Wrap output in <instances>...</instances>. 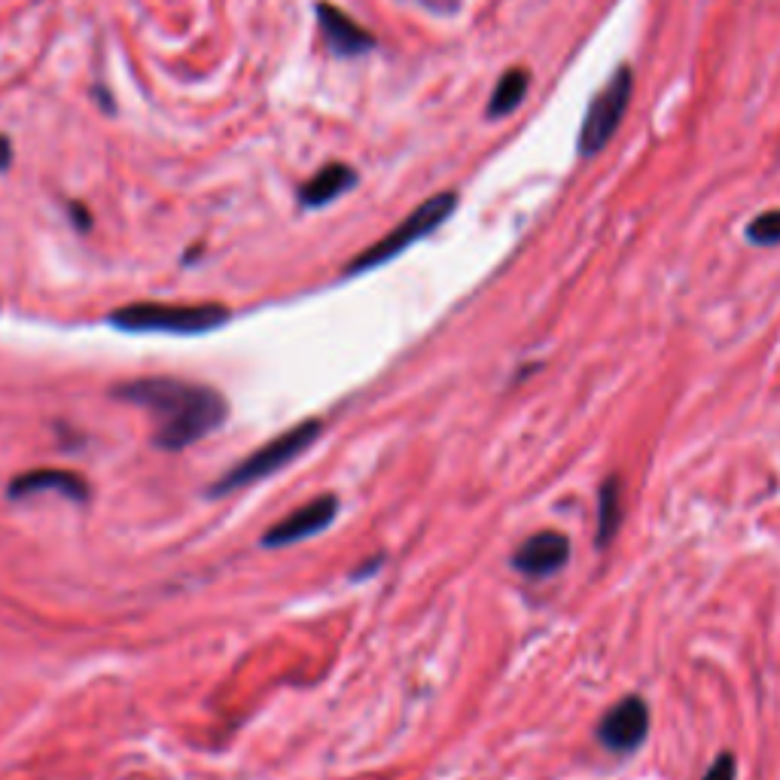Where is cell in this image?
Masks as SVG:
<instances>
[{"label": "cell", "instance_id": "1", "mask_svg": "<svg viewBox=\"0 0 780 780\" xmlns=\"http://www.w3.org/2000/svg\"><path fill=\"white\" fill-rule=\"evenodd\" d=\"M116 397L143 409L156 424V442L168 452L205 440L226 421V399L213 387L184 379H138L116 387Z\"/></svg>", "mask_w": 780, "mask_h": 780}, {"label": "cell", "instance_id": "2", "mask_svg": "<svg viewBox=\"0 0 780 780\" xmlns=\"http://www.w3.org/2000/svg\"><path fill=\"white\" fill-rule=\"evenodd\" d=\"M229 308L217 302L177 305V302H131L110 314V324L126 333H165V336H201L223 327Z\"/></svg>", "mask_w": 780, "mask_h": 780}, {"label": "cell", "instance_id": "3", "mask_svg": "<svg viewBox=\"0 0 780 780\" xmlns=\"http://www.w3.org/2000/svg\"><path fill=\"white\" fill-rule=\"evenodd\" d=\"M454 208H457V193H440V196L427 199L424 205H418L394 232H387L384 238H379L372 247H366L363 254L354 256L345 271H348V275H360V271L379 269L384 263H391L394 256L409 251L411 244L427 238L430 232H436V229L452 217Z\"/></svg>", "mask_w": 780, "mask_h": 780}, {"label": "cell", "instance_id": "4", "mask_svg": "<svg viewBox=\"0 0 780 780\" xmlns=\"http://www.w3.org/2000/svg\"><path fill=\"white\" fill-rule=\"evenodd\" d=\"M631 92H635V73L628 65H622L610 77V83L592 98L589 110L582 116L580 138H577L580 156H597L613 141V135L619 131V123L631 104Z\"/></svg>", "mask_w": 780, "mask_h": 780}, {"label": "cell", "instance_id": "5", "mask_svg": "<svg viewBox=\"0 0 780 780\" xmlns=\"http://www.w3.org/2000/svg\"><path fill=\"white\" fill-rule=\"evenodd\" d=\"M317 436H321V424L317 421H302L293 430H287V433L275 436L266 445H259L254 454H247L238 467L229 469L226 476L217 482L213 491H232V488H244V485L266 479V476L278 473L287 464H293L305 449H312Z\"/></svg>", "mask_w": 780, "mask_h": 780}, {"label": "cell", "instance_id": "6", "mask_svg": "<svg viewBox=\"0 0 780 780\" xmlns=\"http://www.w3.org/2000/svg\"><path fill=\"white\" fill-rule=\"evenodd\" d=\"M647 732H650V708L640 696H625L597 725V738L613 753L638 750Z\"/></svg>", "mask_w": 780, "mask_h": 780}, {"label": "cell", "instance_id": "7", "mask_svg": "<svg viewBox=\"0 0 780 780\" xmlns=\"http://www.w3.org/2000/svg\"><path fill=\"white\" fill-rule=\"evenodd\" d=\"M336 512H339V500L336 497H317L312 503H305V507H299L290 515H284L278 525H271L263 543L271 546V549H278V546H290V543H299V539L314 537V534H321V531H327L333 525Z\"/></svg>", "mask_w": 780, "mask_h": 780}, {"label": "cell", "instance_id": "8", "mask_svg": "<svg viewBox=\"0 0 780 780\" xmlns=\"http://www.w3.org/2000/svg\"><path fill=\"white\" fill-rule=\"evenodd\" d=\"M570 539L558 531H539L527 537L519 552L512 555V568L525 577H552L568 564Z\"/></svg>", "mask_w": 780, "mask_h": 780}, {"label": "cell", "instance_id": "9", "mask_svg": "<svg viewBox=\"0 0 780 780\" xmlns=\"http://www.w3.org/2000/svg\"><path fill=\"white\" fill-rule=\"evenodd\" d=\"M317 22H321V31L329 43V53L339 58H354V56H366L372 46H375V37L363 25H357L351 15H345L339 7L333 3H317Z\"/></svg>", "mask_w": 780, "mask_h": 780}, {"label": "cell", "instance_id": "10", "mask_svg": "<svg viewBox=\"0 0 780 780\" xmlns=\"http://www.w3.org/2000/svg\"><path fill=\"white\" fill-rule=\"evenodd\" d=\"M61 491V494L73 497V500H85L89 497V485L77 476V473H68V469H31V473H22L19 479L10 482L7 494L22 500V497L37 494V491Z\"/></svg>", "mask_w": 780, "mask_h": 780}, {"label": "cell", "instance_id": "11", "mask_svg": "<svg viewBox=\"0 0 780 780\" xmlns=\"http://www.w3.org/2000/svg\"><path fill=\"white\" fill-rule=\"evenodd\" d=\"M357 184V171L345 162H333V165H324V168L314 174L308 184L302 186L299 199L305 208H324L329 201H336L345 193Z\"/></svg>", "mask_w": 780, "mask_h": 780}, {"label": "cell", "instance_id": "12", "mask_svg": "<svg viewBox=\"0 0 780 780\" xmlns=\"http://www.w3.org/2000/svg\"><path fill=\"white\" fill-rule=\"evenodd\" d=\"M527 85H531V77H527L525 68H512V71L503 73L500 83L494 85V92H491V101H488V119L510 116L527 95Z\"/></svg>", "mask_w": 780, "mask_h": 780}, {"label": "cell", "instance_id": "13", "mask_svg": "<svg viewBox=\"0 0 780 780\" xmlns=\"http://www.w3.org/2000/svg\"><path fill=\"white\" fill-rule=\"evenodd\" d=\"M619 522H622V479L610 476L601 485L597 497V546H607V539L616 537Z\"/></svg>", "mask_w": 780, "mask_h": 780}, {"label": "cell", "instance_id": "14", "mask_svg": "<svg viewBox=\"0 0 780 780\" xmlns=\"http://www.w3.org/2000/svg\"><path fill=\"white\" fill-rule=\"evenodd\" d=\"M747 242L759 244V247H771L780 244V208L778 211H766L759 217H753L747 226Z\"/></svg>", "mask_w": 780, "mask_h": 780}, {"label": "cell", "instance_id": "15", "mask_svg": "<svg viewBox=\"0 0 780 780\" xmlns=\"http://www.w3.org/2000/svg\"><path fill=\"white\" fill-rule=\"evenodd\" d=\"M735 775H738L735 756H732V753H723V756L713 759V766L708 768V775H705L701 780H735Z\"/></svg>", "mask_w": 780, "mask_h": 780}, {"label": "cell", "instance_id": "16", "mask_svg": "<svg viewBox=\"0 0 780 780\" xmlns=\"http://www.w3.org/2000/svg\"><path fill=\"white\" fill-rule=\"evenodd\" d=\"M10 162H13V147H10V141L0 135V171L10 168Z\"/></svg>", "mask_w": 780, "mask_h": 780}, {"label": "cell", "instance_id": "17", "mask_svg": "<svg viewBox=\"0 0 780 780\" xmlns=\"http://www.w3.org/2000/svg\"><path fill=\"white\" fill-rule=\"evenodd\" d=\"M71 213H73V223H77L80 229L92 226V220H89V211H83L80 205H71Z\"/></svg>", "mask_w": 780, "mask_h": 780}, {"label": "cell", "instance_id": "18", "mask_svg": "<svg viewBox=\"0 0 780 780\" xmlns=\"http://www.w3.org/2000/svg\"><path fill=\"white\" fill-rule=\"evenodd\" d=\"M430 10H436V13H452L454 7H457V0H424Z\"/></svg>", "mask_w": 780, "mask_h": 780}]
</instances>
